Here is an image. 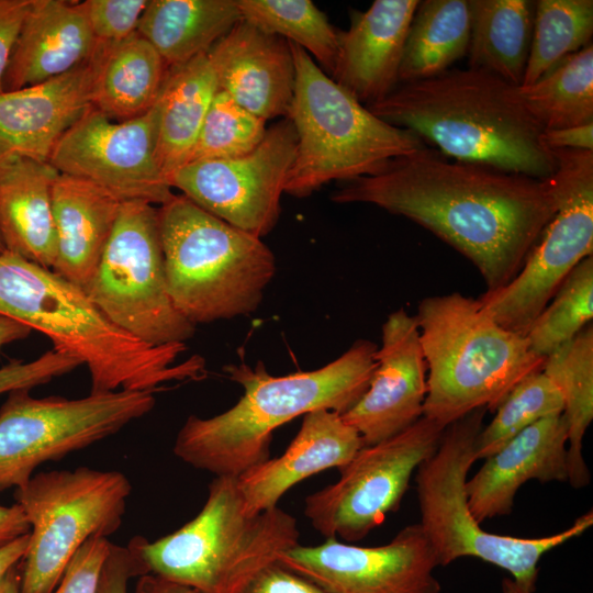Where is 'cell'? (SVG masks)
Returning <instances> with one entry per match:
<instances>
[{"label": "cell", "mask_w": 593, "mask_h": 593, "mask_svg": "<svg viewBox=\"0 0 593 593\" xmlns=\"http://www.w3.org/2000/svg\"><path fill=\"white\" fill-rule=\"evenodd\" d=\"M331 199L373 204L427 228L477 267L486 291L516 277L557 210L551 177L450 160L429 147L346 181Z\"/></svg>", "instance_id": "1"}, {"label": "cell", "mask_w": 593, "mask_h": 593, "mask_svg": "<svg viewBox=\"0 0 593 593\" xmlns=\"http://www.w3.org/2000/svg\"><path fill=\"white\" fill-rule=\"evenodd\" d=\"M0 314L44 334L54 350L86 366L90 393H154L206 373L199 355L179 360L186 344L152 346L131 336L109 321L83 289L8 250L0 253Z\"/></svg>", "instance_id": "2"}, {"label": "cell", "mask_w": 593, "mask_h": 593, "mask_svg": "<svg viewBox=\"0 0 593 593\" xmlns=\"http://www.w3.org/2000/svg\"><path fill=\"white\" fill-rule=\"evenodd\" d=\"M382 121L414 132L440 154L538 179L557 164L542 127L522 104L517 86L481 69H448L401 83L366 107Z\"/></svg>", "instance_id": "3"}, {"label": "cell", "mask_w": 593, "mask_h": 593, "mask_svg": "<svg viewBox=\"0 0 593 593\" xmlns=\"http://www.w3.org/2000/svg\"><path fill=\"white\" fill-rule=\"evenodd\" d=\"M378 347L357 340L334 361L312 371L275 377L259 361L224 367L244 390L227 411L208 418L190 415L177 434L174 454L216 477H238L270 458L273 432L293 418L326 409L347 412L366 392Z\"/></svg>", "instance_id": "4"}, {"label": "cell", "mask_w": 593, "mask_h": 593, "mask_svg": "<svg viewBox=\"0 0 593 593\" xmlns=\"http://www.w3.org/2000/svg\"><path fill=\"white\" fill-rule=\"evenodd\" d=\"M427 369L423 416L447 427L478 409L495 412L526 376L542 370L528 339L499 324L478 299H423L415 315Z\"/></svg>", "instance_id": "5"}, {"label": "cell", "mask_w": 593, "mask_h": 593, "mask_svg": "<svg viewBox=\"0 0 593 593\" xmlns=\"http://www.w3.org/2000/svg\"><path fill=\"white\" fill-rule=\"evenodd\" d=\"M295 517L277 507L248 515L237 477H215L194 518L155 541L128 547L147 573L201 593H240L278 556L299 545Z\"/></svg>", "instance_id": "6"}, {"label": "cell", "mask_w": 593, "mask_h": 593, "mask_svg": "<svg viewBox=\"0 0 593 593\" xmlns=\"http://www.w3.org/2000/svg\"><path fill=\"white\" fill-rule=\"evenodd\" d=\"M167 290L193 325L253 313L276 272L261 238L174 194L158 208Z\"/></svg>", "instance_id": "7"}, {"label": "cell", "mask_w": 593, "mask_h": 593, "mask_svg": "<svg viewBox=\"0 0 593 593\" xmlns=\"http://www.w3.org/2000/svg\"><path fill=\"white\" fill-rule=\"evenodd\" d=\"M295 68L289 118L296 152L284 193L305 198L322 186L381 172L426 148L414 132L391 125L358 102L300 46L289 42Z\"/></svg>", "instance_id": "8"}, {"label": "cell", "mask_w": 593, "mask_h": 593, "mask_svg": "<svg viewBox=\"0 0 593 593\" xmlns=\"http://www.w3.org/2000/svg\"><path fill=\"white\" fill-rule=\"evenodd\" d=\"M485 413L478 409L448 425L436 451L416 470L418 524L438 566L478 558L507 571L521 589L534 593L541 557L584 534L593 525V512L549 536L523 538L484 530L469 508L465 484L477 461L474 445Z\"/></svg>", "instance_id": "9"}, {"label": "cell", "mask_w": 593, "mask_h": 593, "mask_svg": "<svg viewBox=\"0 0 593 593\" xmlns=\"http://www.w3.org/2000/svg\"><path fill=\"white\" fill-rule=\"evenodd\" d=\"M131 492L124 473L83 466L41 471L16 488L15 504L30 526L20 593H52L88 539L121 527Z\"/></svg>", "instance_id": "10"}, {"label": "cell", "mask_w": 593, "mask_h": 593, "mask_svg": "<svg viewBox=\"0 0 593 593\" xmlns=\"http://www.w3.org/2000/svg\"><path fill=\"white\" fill-rule=\"evenodd\" d=\"M85 291L109 321L148 345L186 344L195 332L167 290L158 208L154 204L122 203Z\"/></svg>", "instance_id": "11"}, {"label": "cell", "mask_w": 593, "mask_h": 593, "mask_svg": "<svg viewBox=\"0 0 593 593\" xmlns=\"http://www.w3.org/2000/svg\"><path fill=\"white\" fill-rule=\"evenodd\" d=\"M154 393L119 390L80 399L8 393L0 407V494L35 470L120 432L155 406Z\"/></svg>", "instance_id": "12"}, {"label": "cell", "mask_w": 593, "mask_h": 593, "mask_svg": "<svg viewBox=\"0 0 593 593\" xmlns=\"http://www.w3.org/2000/svg\"><path fill=\"white\" fill-rule=\"evenodd\" d=\"M557 210L506 286L478 300L503 327L526 336L568 275L593 251V150L550 149Z\"/></svg>", "instance_id": "13"}, {"label": "cell", "mask_w": 593, "mask_h": 593, "mask_svg": "<svg viewBox=\"0 0 593 593\" xmlns=\"http://www.w3.org/2000/svg\"><path fill=\"white\" fill-rule=\"evenodd\" d=\"M446 427L426 417L381 443L363 446L339 479L304 500L303 513L325 538L363 539L399 510L413 473L437 449Z\"/></svg>", "instance_id": "14"}, {"label": "cell", "mask_w": 593, "mask_h": 593, "mask_svg": "<svg viewBox=\"0 0 593 593\" xmlns=\"http://www.w3.org/2000/svg\"><path fill=\"white\" fill-rule=\"evenodd\" d=\"M295 152L294 126L290 119H281L251 152L187 163L170 175L169 183L206 212L261 238L280 217Z\"/></svg>", "instance_id": "15"}, {"label": "cell", "mask_w": 593, "mask_h": 593, "mask_svg": "<svg viewBox=\"0 0 593 593\" xmlns=\"http://www.w3.org/2000/svg\"><path fill=\"white\" fill-rule=\"evenodd\" d=\"M157 107L126 121L91 108L59 139L48 163L59 172L92 182L122 202L161 205L172 195L156 155Z\"/></svg>", "instance_id": "16"}, {"label": "cell", "mask_w": 593, "mask_h": 593, "mask_svg": "<svg viewBox=\"0 0 593 593\" xmlns=\"http://www.w3.org/2000/svg\"><path fill=\"white\" fill-rule=\"evenodd\" d=\"M277 562L328 593H439L438 567L419 524L402 528L388 544L361 547L326 538L316 546L300 544Z\"/></svg>", "instance_id": "17"}, {"label": "cell", "mask_w": 593, "mask_h": 593, "mask_svg": "<svg viewBox=\"0 0 593 593\" xmlns=\"http://www.w3.org/2000/svg\"><path fill=\"white\" fill-rule=\"evenodd\" d=\"M368 389L342 418L365 446L387 440L423 417L427 369L415 315L392 312L382 325V340Z\"/></svg>", "instance_id": "18"}, {"label": "cell", "mask_w": 593, "mask_h": 593, "mask_svg": "<svg viewBox=\"0 0 593 593\" xmlns=\"http://www.w3.org/2000/svg\"><path fill=\"white\" fill-rule=\"evenodd\" d=\"M103 54L45 82L0 93V161L22 157L48 161L63 135L91 108Z\"/></svg>", "instance_id": "19"}, {"label": "cell", "mask_w": 593, "mask_h": 593, "mask_svg": "<svg viewBox=\"0 0 593 593\" xmlns=\"http://www.w3.org/2000/svg\"><path fill=\"white\" fill-rule=\"evenodd\" d=\"M220 90L268 121L288 119L295 68L289 42L240 20L208 53Z\"/></svg>", "instance_id": "20"}, {"label": "cell", "mask_w": 593, "mask_h": 593, "mask_svg": "<svg viewBox=\"0 0 593 593\" xmlns=\"http://www.w3.org/2000/svg\"><path fill=\"white\" fill-rule=\"evenodd\" d=\"M568 481V424L563 414L539 419L484 459L465 490L481 524L508 515L519 488L529 480Z\"/></svg>", "instance_id": "21"}, {"label": "cell", "mask_w": 593, "mask_h": 593, "mask_svg": "<svg viewBox=\"0 0 593 593\" xmlns=\"http://www.w3.org/2000/svg\"><path fill=\"white\" fill-rule=\"evenodd\" d=\"M418 0H376L355 12L339 45L331 78L368 107L399 86L405 40Z\"/></svg>", "instance_id": "22"}, {"label": "cell", "mask_w": 593, "mask_h": 593, "mask_svg": "<svg viewBox=\"0 0 593 593\" xmlns=\"http://www.w3.org/2000/svg\"><path fill=\"white\" fill-rule=\"evenodd\" d=\"M365 446L355 428L337 412L318 409L303 415L301 427L286 451L237 477L248 515L278 506L283 494L323 470L343 468Z\"/></svg>", "instance_id": "23"}, {"label": "cell", "mask_w": 593, "mask_h": 593, "mask_svg": "<svg viewBox=\"0 0 593 593\" xmlns=\"http://www.w3.org/2000/svg\"><path fill=\"white\" fill-rule=\"evenodd\" d=\"M96 48L82 1L31 0L3 77V91L61 76L89 59Z\"/></svg>", "instance_id": "24"}, {"label": "cell", "mask_w": 593, "mask_h": 593, "mask_svg": "<svg viewBox=\"0 0 593 593\" xmlns=\"http://www.w3.org/2000/svg\"><path fill=\"white\" fill-rule=\"evenodd\" d=\"M122 203L92 182L58 174L52 188L57 243L52 270L86 290L99 266Z\"/></svg>", "instance_id": "25"}, {"label": "cell", "mask_w": 593, "mask_h": 593, "mask_svg": "<svg viewBox=\"0 0 593 593\" xmlns=\"http://www.w3.org/2000/svg\"><path fill=\"white\" fill-rule=\"evenodd\" d=\"M58 171L48 161H0V236L4 248L53 269L57 256L52 188Z\"/></svg>", "instance_id": "26"}, {"label": "cell", "mask_w": 593, "mask_h": 593, "mask_svg": "<svg viewBox=\"0 0 593 593\" xmlns=\"http://www.w3.org/2000/svg\"><path fill=\"white\" fill-rule=\"evenodd\" d=\"M219 90L208 54L168 68L156 102V155L168 181L174 171L188 163Z\"/></svg>", "instance_id": "27"}, {"label": "cell", "mask_w": 593, "mask_h": 593, "mask_svg": "<svg viewBox=\"0 0 593 593\" xmlns=\"http://www.w3.org/2000/svg\"><path fill=\"white\" fill-rule=\"evenodd\" d=\"M240 20L237 0H148L137 33L169 68L208 54Z\"/></svg>", "instance_id": "28"}, {"label": "cell", "mask_w": 593, "mask_h": 593, "mask_svg": "<svg viewBox=\"0 0 593 593\" xmlns=\"http://www.w3.org/2000/svg\"><path fill=\"white\" fill-rule=\"evenodd\" d=\"M167 70L156 48L137 31L114 46L103 47L93 108L116 122L147 113L159 98Z\"/></svg>", "instance_id": "29"}, {"label": "cell", "mask_w": 593, "mask_h": 593, "mask_svg": "<svg viewBox=\"0 0 593 593\" xmlns=\"http://www.w3.org/2000/svg\"><path fill=\"white\" fill-rule=\"evenodd\" d=\"M469 68L489 71L519 86L533 35L535 2L468 0Z\"/></svg>", "instance_id": "30"}, {"label": "cell", "mask_w": 593, "mask_h": 593, "mask_svg": "<svg viewBox=\"0 0 593 593\" xmlns=\"http://www.w3.org/2000/svg\"><path fill=\"white\" fill-rule=\"evenodd\" d=\"M469 42L468 0L419 1L405 40L399 82L423 80L447 71L468 53Z\"/></svg>", "instance_id": "31"}, {"label": "cell", "mask_w": 593, "mask_h": 593, "mask_svg": "<svg viewBox=\"0 0 593 593\" xmlns=\"http://www.w3.org/2000/svg\"><path fill=\"white\" fill-rule=\"evenodd\" d=\"M542 372L556 384L563 400L568 424V482L575 489L590 483L582 441L593 419V327L545 358Z\"/></svg>", "instance_id": "32"}, {"label": "cell", "mask_w": 593, "mask_h": 593, "mask_svg": "<svg viewBox=\"0 0 593 593\" xmlns=\"http://www.w3.org/2000/svg\"><path fill=\"white\" fill-rule=\"evenodd\" d=\"M517 93L542 130L593 122L592 43L564 58L535 82L517 86Z\"/></svg>", "instance_id": "33"}, {"label": "cell", "mask_w": 593, "mask_h": 593, "mask_svg": "<svg viewBox=\"0 0 593 593\" xmlns=\"http://www.w3.org/2000/svg\"><path fill=\"white\" fill-rule=\"evenodd\" d=\"M242 20L303 48L331 77L339 31L310 0H237Z\"/></svg>", "instance_id": "34"}, {"label": "cell", "mask_w": 593, "mask_h": 593, "mask_svg": "<svg viewBox=\"0 0 593 593\" xmlns=\"http://www.w3.org/2000/svg\"><path fill=\"white\" fill-rule=\"evenodd\" d=\"M592 34V0L536 1L529 54L519 86L535 82L591 44Z\"/></svg>", "instance_id": "35"}, {"label": "cell", "mask_w": 593, "mask_h": 593, "mask_svg": "<svg viewBox=\"0 0 593 593\" xmlns=\"http://www.w3.org/2000/svg\"><path fill=\"white\" fill-rule=\"evenodd\" d=\"M593 317V257L583 259L563 280L529 327L532 351L546 358L574 338Z\"/></svg>", "instance_id": "36"}, {"label": "cell", "mask_w": 593, "mask_h": 593, "mask_svg": "<svg viewBox=\"0 0 593 593\" xmlns=\"http://www.w3.org/2000/svg\"><path fill=\"white\" fill-rule=\"evenodd\" d=\"M563 413V400L556 384L542 372L523 378L494 412V417L479 432L475 460H484L513 437L541 418Z\"/></svg>", "instance_id": "37"}, {"label": "cell", "mask_w": 593, "mask_h": 593, "mask_svg": "<svg viewBox=\"0 0 593 593\" xmlns=\"http://www.w3.org/2000/svg\"><path fill=\"white\" fill-rule=\"evenodd\" d=\"M264 119L219 90L205 115L188 163L237 157L255 149L267 128Z\"/></svg>", "instance_id": "38"}, {"label": "cell", "mask_w": 593, "mask_h": 593, "mask_svg": "<svg viewBox=\"0 0 593 593\" xmlns=\"http://www.w3.org/2000/svg\"><path fill=\"white\" fill-rule=\"evenodd\" d=\"M82 2L97 45L111 47L137 31L148 0H86Z\"/></svg>", "instance_id": "39"}, {"label": "cell", "mask_w": 593, "mask_h": 593, "mask_svg": "<svg viewBox=\"0 0 593 593\" xmlns=\"http://www.w3.org/2000/svg\"><path fill=\"white\" fill-rule=\"evenodd\" d=\"M82 366L70 356L54 349L47 350L32 361H12L0 368V394L18 389H33L67 374Z\"/></svg>", "instance_id": "40"}, {"label": "cell", "mask_w": 593, "mask_h": 593, "mask_svg": "<svg viewBox=\"0 0 593 593\" xmlns=\"http://www.w3.org/2000/svg\"><path fill=\"white\" fill-rule=\"evenodd\" d=\"M111 544L101 536L88 539L72 556L52 593H98L101 570Z\"/></svg>", "instance_id": "41"}, {"label": "cell", "mask_w": 593, "mask_h": 593, "mask_svg": "<svg viewBox=\"0 0 593 593\" xmlns=\"http://www.w3.org/2000/svg\"><path fill=\"white\" fill-rule=\"evenodd\" d=\"M147 573L143 563L128 547L111 544L101 570L98 593H128V582Z\"/></svg>", "instance_id": "42"}, {"label": "cell", "mask_w": 593, "mask_h": 593, "mask_svg": "<svg viewBox=\"0 0 593 593\" xmlns=\"http://www.w3.org/2000/svg\"><path fill=\"white\" fill-rule=\"evenodd\" d=\"M240 593H328L278 562L265 568Z\"/></svg>", "instance_id": "43"}, {"label": "cell", "mask_w": 593, "mask_h": 593, "mask_svg": "<svg viewBox=\"0 0 593 593\" xmlns=\"http://www.w3.org/2000/svg\"><path fill=\"white\" fill-rule=\"evenodd\" d=\"M31 0H0V93L9 59Z\"/></svg>", "instance_id": "44"}, {"label": "cell", "mask_w": 593, "mask_h": 593, "mask_svg": "<svg viewBox=\"0 0 593 593\" xmlns=\"http://www.w3.org/2000/svg\"><path fill=\"white\" fill-rule=\"evenodd\" d=\"M541 138L549 149L593 150V122L572 127L544 130Z\"/></svg>", "instance_id": "45"}, {"label": "cell", "mask_w": 593, "mask_h": 593, "mask_svg": "<svg viewBox=\"0 0 593 593\" xmlns=\"http://www.w3.org/2000/svg\"><path fill=\"white\" fill-rule=\"evenodd\" d=\"M30 533V526L18 504H0V547Z\"/></svg>", "instance_id": "46"}, {"label": "cell", "mask_w": 593, "mask_h": 593, "mask_svg": "<svg viewBox=\"0 0 593 593\" xmlns=\"http://www.w3.org/2000/svg\"><path fill=\"white\" fill-rule=\"evenodd\" d=\"M133 593H201L198 590L153 573L137 577Z\"/></svg>", "instance_id": "47"}, {"label": "cell", "mask_w": 593, "mask_h": 593, "mask_svg": "<svg viewBox=\"0 0 593 593\" xmlns=\"http://www.w3.org/2000/svg\"><path fill=\"white\" fill-rule=\"evenodd\" d=\"M29 547V534L20 536L11 542L0 547V581L14 567L20 564Z\"/></svg>", "instance_id": "48"}, {"label": "cell", "mask_w": 593, "mask_h": 593, "mask_svg": "<svg viewBox=\"0 0 593 593\" xmlns=\"http://www.w3.org/2000/svg\"><path fill=\"white\" fill-rule=\"evenodd\" d=\"M32 329L25 324L0 314V347L9 343L24 339Z\"/></svg>", "instance_id": "49"}, {"label": "cell", "mask_w": 593, "mask_h": 593, "mask_svg": "<svg viewBox=\"0 0 593 593\" xmlns=\"http://www.w3.org/2000/svg\"><path fill=\"white\" fill-rule=\"evenodd\" d=\"M21 563L10 570L0 581V593H20Z\"/></svg>", "instance_id": "50"}, {"label": "cell", "mask_w": 593, "mask_h": 593, "mask_svg": "<svg viewBox=\"0 0 593 593\" xmlns=\"http://www.w3.org/2000/svg\"><path fill=\"white\" fill-rule=\"evenodd\" d=\"M503 593H527L521 589L511 578H505L501 584Z\"/></svg>", "instance_id": "51"}, {"label": "cell", "mask_w": 593, "mask_h": 593, "mask_svg": "<svg viewBox=\"0 0 593 593\" xmlns=\"http://www.w3.org/2000/svg\"><path fill=\"white\" fill-rule=\"evenodd\" d=\"M4 250H5V248H4L3 242H2L1 236H0V253H2Z\"/></svg>", "instance_id": "52"}]
</instances>
